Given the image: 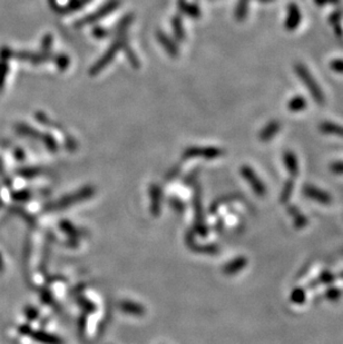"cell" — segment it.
Returning <instances> with one entry per match:
<instances>
[{"label":"cell","instance_id":"cell-1","mask_svg":"<svg viewBox=\"0 0 343 344\" xmlns=\"http://www.w3.org/2000/svg\"><path fill=\"white\" fill-rule=\"evenodd\" d=\"M95 194V189L92 186H86L84 189H80L77 192L73 193L71 195L64 196L61 200H58L56 203H53L52 205L49 207L50 209H62V208H67L69 206L74 205L80 201L88 200V198L92 197Z\"/></svg>","mask_w":343,"mask_h":344},{"label":"cell","instance_id":"cell-2","mask_svg":"<svg viewBox=\"0 0 343 344\" xmlns=\"http://www.w3.org/2000/svg\"><path fill=\"white\" fill-rule=\"evenodd\" d=\"M30 333L31 337L34 338L35 341L42 343V344H64V341L61 337H58L56 335L49 334V333L42 332V331H30L28 327H26V334L27 333Z\"/></svg>","mask_w":343,"mask_h":344},{"label":"cell","instance_id":"cell-3","mask_svg":"<svg viewBox=\"0 0 343 344\" xmlns=\"http://www.w3.org/2000/svg\"><path fill=\"white\" fill-rule=\"evenodd\" d=\"M151 212L155 216H158L160 213V206H162V194L160 189L157 185L151 187Z\"/></svg>","mask_w":343,"mask_h":344},{"label":"cell","instance_id":"cell-4","mask_svg":"<svg viewBox=\"0 0 343 344\" xmlns=\"http://www.w3.org/2000/svg\"><path fill=\"white\" fill-rule=\"evenodd\" d=\"M119 306L122 312H125L127 314L143 315L145 313V309H144L141 304L131 302V301H123V302L119 304Z\"/></svg>","mask_w":343,"mask_h":344},{"label":"cell","instance_id":"cell-5","mask_svg":"<svg viewBox=\"0 0 343 344\" xmlns=\"http://www.w3.org/2000/svg\"><path fill=\"white\" fill-rule=\"evenodd\" d=\"M297 7V6H296ZM294 7V6H291V9H290V16H291V19L289 20V26H297L298 24V21H299V13H298V9Z\"/></svg>","mask_w":343,"mask_h":344}]
</instances>
